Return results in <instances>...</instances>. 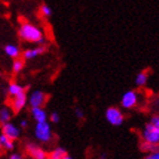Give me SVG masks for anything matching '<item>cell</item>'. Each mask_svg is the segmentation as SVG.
I'll return each instance as SVG.
<instances>
[{"mask_svg":"<svg viewBox=\"0 0 159 159\" xmlns=\"http://www.w3.org/2000/svg\"><path fill=\"white\" fill-rule=\"evenodd\" d=\"M18 35L23 41L29 43H35V44H44L46 37L43 31L39 26L32 23L25 22L20 24L18 29Z\"/></svg>","mask_w":159,"mask_h":159,"instance_id":"1","label":"cell"},{"mask_svg":"<svg viewBox=\"0 0 159 159\" xmlns=\"http://www.w3.org/2000/svg\"><path fill=\"white\" fill-rule=\"evenodd\" d=\"M142 141L148 143L158 144L159 143V117L151 116L142 129Z\"/></svg>","mask_w":159,"mask_h":159,"instance_id":"2","label":"cell"},{"mask_svg":"<svg viewBox=\"0 0 159 159\" xmlns=\"http://www.w3.org/2000/svg\"><path fill=\"white\" fill-rule=\"evenodd\" d=\"M34 136L40 143H49L53 138L51 125L48 120L42 123H37L34 127Z\"/></svg>","mask_w":159,"mask_h":159,"instance_id":"3","label":"cell"},{"mask_svg":"<svg viewBox=\"0 0 159 159\" xmlns=\"http://www.w3.org/2000/svg\"><path fill=\"white\" fill-rule=\"evenodd\" d=\"M105 118L110 125L117 127V126H120L124 123V114H123L120 108L111 106L108 107L105 111Z\"/></svg>","mask_w":159,"mask_h":159,"instance_id":"4","label":"cell"},{"mask_svg":"<svg viewBox=\"0 0 159 159\" xmlns=\"http://www.w3.org/2000/svg\"><path fill=\"white\" fill-rule=\"evenodd\" d=\"M138 101H139L138 92L134 90H129L120 98V106L124 109H132L138 105Z\"/></svg>","mask_w":159,"mask_h":159,"instance_id":"5","label":"cell"},{"mask_svg":"<svg viewBox=\"0 0 159 159\" xmlns=\"http://www.w3.org/2000/svg\"><path fill=\"white\" fill-rule=\"evenodd\" d=\"M25 150L29 153V156H31L32 159H47L48 158V152L46 150L41 148L39 144L34 142H27L25 146Z\"/></svg>","mask_w":159,"mask_h":159,"instance_id":"6","label":"cell"},{"mask_svg":"<svg viewBox=\"0 0 159 159\" xmlns=\"http://www.w3.org/2000/svg\"><path fill=\"white\" fill-rule=\"evenodd\" d=\"M1 133L13 141H16L20 138V127L14 124L13 122L5 123L1 125Z\"/></svg>","mask_w":159,"mask_h":159,"instance_id":"7","label":"cell"},{"mask_svg":"<svg viewBox=\"0 0 159 159\" xmlns=\"http://www.w3.org/2000/svg\"><path fill=\"white\" fill-rule=\"evenodd\" d=\"M46 101L47 96L41 90H34V91L31 92L30 97H27V103L30 105L31 108H33V107H43Z\"/></svg>","mask_w":159,"mask_h":159,"instance_id":"8","label":"cell"},{"mask_svg":"<svg viewBox=\"0 0 159 159\" xmlns=\"http://www.w3.org/2000/svg\"><path fill=\"white\" fill-rule=\"evenodd\" d=\"M27 105V94L26 92H23L18 96L10 98V107L14 113H20L23 110Z\"/></svg>","mask_w":159,"mask_h":159,"instance_id":"9","label":"cell"},{"mask_svg":"<svg viewBox=\"0 0 159 159\" xmlns=\"http://www.w3.org/2000/svg\"><path fill=\"white\" fill-rule=\"evenodd\" d=\"M47 48L44 47V44H39L38 47H34V48H30V49H26L23 52V58L25 60H32L35 59L37 57L41 56L46 52Z\"/></svg>","mask_w":159,"mask_h":159,"instance_id":"10","label":"cell"},{"mask_svg":"<svg viewBox=\"0 0 159 159\" xmlns=\"http://www.w3.org/2000/svg\"><path fill=\"white\" fill-rule=\"evenodd\" d=\"M31 115L35 123H42L48 120V114L42 107H33L31 108Z\"/></svg>","mask_w":159,"mask_h":159,"instance_id":"11","label":"cell"},{"mask_svg":"<svg viewBox=\"0 0 159 159\" xmlns=\"http://www.w3.org/2000/svg\"><path fill=\"white\" fill-rule=\"evenodd\" d=\"M23 92H26L25 91V86H23L22 84L17 82H10L8 84V86H7V93H8L9 98H14V97L18 96V94Z\"/></svg>","mask_w":159,"mask_h":159,"instance_id":"12","label":"cell"},{"mask_svg":"<svg viewBox=\"0 0 159 159\" xmlns=\"http://www.w3.org/2000/svg\"><path fill=\"white\" fill-rule=\"evenodd\" d=\"M3 51L6 53L7 56L10 57V58H18L20 55V50L18 48V46L16 44H13V43H9V44H6V46L3 47Z\"/></svg>","mask_w":159,"mask_h":159,"instance_id":"13","label":"cell"},{"mask_svg":"<svg viewBox=\"0 0 159 159\" xmlns=\"http://www.w3.org/2000/svg\"><path fill=\"white\" fill-rule=\"evenodd\" d=\"M0 147H1V149L6 150V151H13L15 149V141L7 138L2 133H0Z\"/></svg>","mask_w":159,"mask_h":159,"instance_id":"14","label":"cell"},{"mask_svg":"<svg viewBox=\"0 0 159 159\" xmlns=\"http://www.w3.org/2000/svg\"><path fill=\"white\" fill-rule=\"evenodd\" d=\"M67 155V150L64 147H56L48 155L47 159H63L64 156Z\"/></svg>","mask_w":159,"mask_h":159,"instance_id":"15","label":"cell"},{"mask_svg":"<svg viewBox=\"0 0 159 159\" xmlns=\"http://www.w3.org/2000/svg\"><path fill=\"white\" fill-rule=\"evenodd\" d=\"M148 80H149V74H148V72H146V70L140 72V73L136 74V76H135V85L139 86V88H143V86H146V84L148 83Z\"/></svg>","mask_w":159,"mask_h":159,"instance_id":"16","label":"cell"},{"mask_svg":"<svg viewBox=\"0 0 159 159\" xmlns=\"http://www.w3.org/2000/svg\"><path fill=\"white\" fill-rule=\"evenodd\" d=\"M10 119H11V109L9 107L0 108V124L2 125L5 123L10 122Z\"/></svg>","mask_w":159,"mask_h":159,"instance_id":"17","label":"cell"},{"mask_svg":"<svg viewBox=\"0 0 159 159\" xmlns=\"http://www.w3.org/2000/svg\"><path fill=\"white\" fill-rule=\"evenodd\" d=\"M140 150L142 151V152H156L158 151L159 148H158V144H153V143H148V142H142L140 143Z\"/></svg>","mask_w":159,"mask_h":159,"instance_id":"18","label":"cell"},{"mask_svg":"<svg viewBox=\"0 0 159 159\" xmlns=\"http://www.w3.org/2000/svg\"><path fill=\"white\" fill-rule=\"evenodd\" d=\"M24 65H25V61L24 59H20V58H15L11 64V70L15 74H18L20 73L24 68Z\"/></svg>","mask_w":159,"mask_h":159,"instance_id":"19","label":"cell"},{"mask_svg":"<svg viewBox=\"0 0 159 159\" xmlns=\"http://www.w3.org/2000/svg\"><path fill=\"white\" fill-rule=\"evenodd\" d=\"M40 13H41V15H42L43 17H47V18H48V17H50L52 15V9H51L50 6L43 3L42 6L40 7Z\"/></svg>","mask_w":159,"mask_h":159,"instance_id":"20","label":"cell"},{"mask_svg":"<svg viewBox=\"0 0 159 159\" xmlns=\"http://www.w3.org/2000/svg\"><path fill=\"white\" fill-rule=\"evenodd\" d=\"M48 117H49L50 122L53 123V124H57V123H59V120H60V115L57 113V111H52Z\"/></svg>","mask_w":159,"mask_h":159,"instance_id":"21","label":"cell"},{"mask_svg":"<svg viewBox=\"0 0 159 159\" xmlns=\"http://www.w3.org/2000/svg\"><path fill=\"white\" fill-rule=\"evenodd\" d=\"M74 114H75V116H76L77 118H80V119L84 118V111H83L81 108H75V110H74Z\"/></svg>","mask_w":159,"mask_h":159,"instance_id":"22","label":"cell"},{"mask_svg":"<svg viewBox=\"0 0 159 159\" xmlns=\"http://www.w3.org/2000/svg\"><path fill=\"white\" fill-rule=\"evenodd\" d=\"M144 159H159V152L158 151H156V152L148 153V155L144 157Z\"/></svg>","mask_w":159,"mask_h":159,"instance_id":"23","label":"cell"},{"mask_svg":"<svg viewBox=\"0 0 159 159\" xmlns=\"http://www.w3.org/2000/svg\"><path fill=\"white\" fill-rule=\"evenodd\" d=\"M8 159H24L23 156H22V153H18V152H13L10 153Z\"/></svg>","mask_w":159,"mask_h":159,"instance_id":"24","label":"cell"},{"mask_svg":"<svg viewBox=\"0 0 159 159\" xmlns=\"http://www.w3.org/2000/svg\"><path fill=\"white\" fill-rule=\"evenodd\" d=\"M20 125L22 129H25V127H27V125H29V120H27L26 118H22L20 122Z\"/></svg>","mask_w":159,"mask_h":159,"instance_id":"25","label":"cell"},{"mask_svg":"<svg viewBox=\"0 0 159 159\" xmlns=\"http://www.w3.org/2000/svg\"><path fill=\"white\" fill-rule=\"evenodd\" d=\"M107 158H108V155L106 152H102L99 157V159H107Z\"/></svg>","mask_w":159,"mask_h":159,"instance_id":"26","label":"cell"},{"mask_svg":"<svg viewBox=\"0 0 159 159\" xmlns=\"http://www.w3.org/2000/svg\"><path fill=\"white\" fill-rule=\"evenodd\" d=\"M63 159H74V158H73V157H70V155H66V156L63 157Z\"/></svg>","mask_w":159,"mask_h":159,"instance_id":"27","label":"cell"},{"mask_svg":"<svg viewBox=\"0 0 159 159\" xmlns=\"http://www.w3.org/2000/svg\"><path fill=\"white\" fill-rule=\"evenodd\" d=\"M0 150H1V147H0Z\"/></svg>","mask_w":159,"mask_h":159,"instance_id":"28","label":"cell"}]
</instances>
